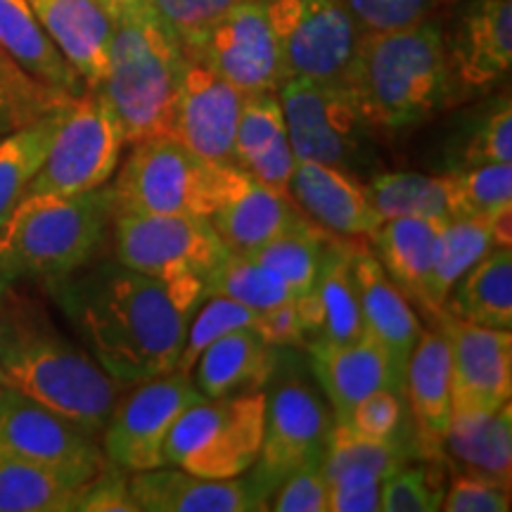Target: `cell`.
<instances>
[{
  "label": "cell",
  "mask_w": 512,
  "mask_h": 512,
  "mask_svg": "<svg viewBox=\"0 0 512 512\" xmlns=\"http://www.w3.org/2000/svg\"><path fill=\"white\" fill-rule=\"evenodd\" d=\"M74 98L76 95L38 81L15 57L0 48V138L60 110Z\"/></svg>",
  "instance_id": "f35d334b"
},
{
  "label": "cell",
  "mask_w": 512,
  "mask_h": 512,
  "mask_svg": "<svg viewBox=\"0 0 512 512\" xmlns=\"http://www.w3.org/2000/svg\"><path fill=\"white\" fill-rule=\"evenodd\" d=\"M140 3H145V0H102V5L112 12V17L119 15V12H124V10L136 8V5H140Z\"/></svg>",
  "instance_id": "11a10c76"
},
{
  "label": "cell",
  "mask_w": 512,
  "mask_h": 512,
  "mask_svg": "<svg viewBox=\"0 0 512 512\" xmlns=\"http://www.w3.org/2000/svg\"><path fill=\"white\" fill-rule=\"evenodd\" d=\"M444 451L465 470L512 479V408L510 401L489 413H453L444 437Z\"/></svg>",
  "instance_id": "1f68e13d"
},
{
  "label": "cell",
  "mask_w": 512,
  "mask_h": 512,
  "mask_svg": "<svg viewBox=\"0 0 512 512\" xmlns=\"http://www.w3.org/2000/svg\"><path fill=\"white\" fill-rule=\"evenodd\" d=\"M124 145V128L110 102L98 88H86L64 110L27 195L69 197L102 188L119 169Z\"/></svg>",
  "instance_id": "ba28073f"
},
{
  "label": "cell",
  "mask_w": 512,
  "mask_h": 512,
  "mask_svg": "<svg viewBox=\"0 0 512 512\" xmlns=\"http://www.w3.org/2000/svg\"><path fill=\"white\" fill-rule=\"evenodd\" d=\"M351 266L358 285L363 328L384 349L389 358L392 389L396 394H403L408 358L422 332L420 320L408 304L406 294L384 273L377 256L358 240H351Z\"/></svg>",
  "instance_id": "ac0fdd59"
},
{
  "label": "cell",
  "mask_w": 512,
  "mask_h": 512,
  "mask_svg": "<svg viewBox=\"0 0 512 512\" xmlns=\"http://www.w3.org/2000/svg\"><path fill=\"white\" fill-rule=\"evenodd\" d=\"M335 418L309 384L283 382L266 396V420L261 453L247 479L266 501L287 475L320 467L328 451Z\"/></svg>",
  "instance_id": "4fadbf2b"
},
{
  "label": "cell",
  "mask_w": 512,
  "mask_h": 512,
  "mask_svg": "<svg viewBox=\"0 0 512 512\" xmlns=\"http://www.w3.org/2000/svg\"><path fill=\"white\" fill-rule=\"evenodd\" d=\"M0 48L46 86L69 95L86 93V83L50 41L29 0H0Z\"/></svg>",
  "instance_id": "83f0119b"
},
{
  "label": "cell",
  "mask_w": 512,
  "mask_h": 512,
  "mask_svg": "<svg viewBox=\"0 0 512 512\" xmlns=\"http://www.w3.org/2000/svg\"><path fill=\"white\" fill-rule=\"evenodd\" d=\"M38 22L86 88H98L107 72L114 31L102 0H29Z\"/></svg>",
  "instance_id": "603a6c76"
},
{
  "label": "cell",
  "mask_w": 512,
  "mask_h": 512,
  "mask_svg": "<svg viewBox=\"0 0 512 512\" xmlns=\"http://www.w3.org/2000/svg\"><path fill=\"white\" fill-rule=\"evenodd\" d=\"M230 166L211 164L174 136H152L133 143L114 181L117 211L143 214H214Z\"/></svg>",
  "instance_id": "52a82bcc"
},
{
  "label": "cell",
  "mask_w": 512,
  "mask_h": 512,
  "mask_svg": "<svg viewBox=\"0 0 512 512\" xmlns=\"http://www.w3.org/2000/svg\"><path fill=\"white\" fill-rule=\"evenodd\" d=\"M441 223L437 219H387L370 240L384 273L403 294L420 299L422 285L430 275Z\"/></svg>",
  "instance_id": "d6a6232c"
},
{
  "label": "cell",
  "mask_w": 512,
  "mask_h": 512,
  "mask_svg": "<svg viewBox=\"0 0 512 512\" xmlns=\"http://www.w3.org/2000/svg\"><path fill=\"white\" fill-rule=\"evenodd\" d=\"M0 380L100 439L121 384L34 302L0 292Z\"/></svg>",
  "instance_id": "7a4b0ae2"
},
{
  "label": "cell",
  "mask_w": 512,
  "mask_h": 512,
  "mask_svg": "<svg viewBox=\"0 0 512 512\" xmlns=\"http://www.w3.org/2000/svg\"><path fill=\"white\" fill-rule=\"evenodd\" d=\"M275 512H328V486L320 467H306L287 475L268 498Z\"/></svg>",
  "instance_id": "c3c4849f"
},
{
  "label": "cell",
  "mask_w": 512,
  "mask_h": 512,
  "mask_svg": "<svg viewBox=\"0 0 512 512\" xmlns=\"http://www.w3.org/2000/svg\"><path fill=\"white\" fill-rule=\"evenodd\" d=\"M441 309L484 328H512V249L496 245L453 285Z\"/></svg>",
  "instance_id": "f1b7e54d"
},
{
  "label": "cell",
  "mask_w": 512,
  "mask_h": 512,
  "mask_svg": "<svg viewBox=\"0 0 512 512\" xmlns=\"http://www.w3.org/2000/svg\"><path fill=\"white\" fill-rule=\"evenodd\" d=\"M411 453V446L399 434L389 439L368 437L347 422H335L320 472L325 484H382L408 463Z\"/></svg>",
  "instance_id": "4dcf8cb0"
},
{
  "label": "cell",
  "mask_w": 512,
  "mask_h": 512,
  "mask_svg": "<svg viewBox=\"0 0 512 512\" xmlns=\"http://www.w3.org/2000/svg\"><path fill=\"white\" fill-rule=\"evenodd\" d=\"M0 451L88 484L107 465L98 437L12 387H0Z\"/></svg>",
  "instance_id": "5bb4252c"
},
{
  "label": "cell",
  "mask_w": 512,
  "mask_h": 512,
  "mask_svg": "<svg viewBox=\"0 0 512 512\" xmlns=\"http://www.w3.org/2000/svg\"><path fill=\"white\" fill-rule=\"evenodd\" d=\"M242 0H147L155 15L185 48Z\"/></svg>",
  "instance_id": "7bdbcfd3"
},
{
  "label": "cell",
  "mask_w": 512,
  "mask_h": 512,
  "mask_svg": "<svg viewBox=\"0 0 512 512\" xmlns=\"http://www.w3.org/2000/svg\"><path fill=\"white\" fill-rule=\"evenodd\" d=\"M214 294L233 299L256 313L273 311L302 297L271 268L233 252H228L226 259L204 278V299Z\"/></svg>",
  "instance_id": "74e56055"
},
{
  "label": "cell",
  "mask_w": 512,
  "mask_h": 512,
  "mask_svg": "<svg viewBox=\"0 0 512 512\" xmlns=\"http://www.w3.org/2000/svg\"><path fill=\"white\" fill-rule=\"evenodd\" d=\"M64 110L67 105L0 138V228L24 200L31 181L43 166Z\"/></svg>",
  "instance_id": "e575fe53"
},
{
  "label": "cell",
  "mask_w": 512,
  "mask_h": 512,
  "mask_svg": "<svg viewBox=\"0 0 512 512\" xmlns=\"http://www.w3.org/2000/svg\"><path fill=\"white\" fill-rule=\"evenodd\" d=\"M290 200L306 221L337 238H370L382 223L368 200L366 185L330 164H294Z\"/></svg>",
  "instance_id": "d6986e66"
},
{
  "label": "cell",
  "mask_w": 512,
  "mask_h": 512,
  "mask_svg": "<svg viewBox=\"0 0 512 512\" xmlns=\"http://www.w3.org/2000/svg\"><path fill=\"white\" fill-rule=\"evenodd\" d=\"M256 332L266 339L273 347H292L302 344L306 339V325L299 311V302L294 299L290 304L278 306V309L266 311L259 316Z\"/></svg>",
  "instance_id": "f5cc1de1"
},
{
  "label": "cell",
  "mask_w": 512,
  "mask_h": 512,
  "mask_svg": "<svg viewBox=\"0 0 512 512\" xmlns=\"http://www.w3.org/2000/svg\"><path fill=\"white\" fill-rule=\"evenodd\" d=\"M133 392L117 401L102 430V453L107 463L128 475L162 467L164 441L185 408L200 403L204 396L190 375L174 370L152 380L133 384Z\"/></svg>",
  "instance_id": "7c38bea8"
},
{
  "label": "cell",
  "mask_w": 512,
  "mask_h": 512,
  "mask_svg": "<svg viewBox=\"0 0 512 512\" xmlns=\"http://www.w3.org/2000/svg\"><path fill=\"white\" fill-rule=\"evenodd\" d=\"M330 238L332 235L325 233L323 228L313 226L311 221H304L302 226L287 230L275 240L254 249V252L240 256H247L256 264L271 268L299 294H306L316 283Z\"/></svg>",
  "instance_id": "ab89813d"
},
{
  "label": "cell",
  "mask_w": 512,
  "mask_h": 512,
  "mask_svg": "<svg viewBox=\"0 0 512 512\" xmlns=\"http://www.w3.org/2000/svg\"><path fill=\"white\" fill-rule=\"evenodd\" d=\"M294 164H297V159H294L290 140L285 136L280 138L278 143L268 147V150L261 152V155L252 157L247 164H242L240 169L245 171L247 176H252L256 183L266 185V188L290 197V178H292Z\"/></svg>",
  "instance_id": "816d5d0a"
},
{
  "label": "cell",
  "mask_w": 512,
  "mask_h": 512,
  "mask_svg": "<svg viewBox=\"0 0 512 512\" xmlns=\"http://www.w3.org/2000/svg\"><path fill=\"white\" fill-rule=\"evenodd\" d=\"M363 34L399 31L425 22L434 0H342Z\"/></svg>",
  "instance_id": "f6af8a7d"
},
{
  "label": "cell",
  "mask_w": 512,
  "mask_h": 512,
  "mask_svg": "<svg viewBox=\"0 0 512 512\" xmlns=\"http://www.w3.org/2000/svg\"><path fill=\"white\" fill-rule=\"evenodd\" d=\"M266 394L242 392L185 408L164 441V463L204 479H235L261 453Z\"/></svg>",
  "instance_id": "8992f818"
},
{
  "label": "cell",
  "mask_w": 512,
  "mask_h": 512,
  "mask_svg": "<svg viewBox=\"0 0 512 512\" xmlns=\"http://www.w3.org/2000/svg\"><path fill=\"white\" fill-rule=\"evenodd\" d=\"M131 496L138 512H254L268 510L266 496L249 479H204L174 465L131 472Z\"/></svg>",
  "instance_id": "44dd1931"
},
{
  "label": "cell",
  "mask_w": 512,
  "mask_h": 512,
  "mask_svg": "<svg viewBox=\"0 0 512 512\" xmlns=\"http://www.w3.org/2000/svg\"><path fill=\"white\" fill-rule=\"evenodd\" d=\"M275 370V347L254 328L230 330L209 344L192 368V384L204 399L256 392Z\"/></svg>",
  "instance_id": "4316f807"
},
{
  "label": "cell",
  "mask_w": 512,
  "mask_h": 512,
  "mask_svg": "<svg viewBox=\"0 0 512 512\" xmlns=\"http://www.w3.org/2000/svg\"><path fill=\"white\" fill-rule=\"evenodd\" d=\"M456 88L482 91L512 67V3L475 0L460 22L448 53Z\"/></svg>",
  "instance_id": "cb8c5ba5"
},
{
  "label": "cell",
  "mask_w": 512,
  "mask_h": 512,
  "mask_svg": "<svg viewBox=\"0 0 512 512\" xmlns=\"http://www.w3.org/2000/svg\"><path fill=\"white\" fill-rule=\"evenodd\" d=\"M117 264L159 280H204L228 256L207 216L114 211Z\"/></svg>",
  "instance_id": "9c48e42d"
},
{
  "label": "cell",
  "mask_w": 512,
  "mask_h": 512,
  "mask_svg": "<svg viewBox=\"0 0 512 512\" xmlns=\"http://www.w3.org/2000/svg\"><path fill=\"white\" fill-rule=\"evenodd\" d=\"M259 316L261 313L247 309V306L233 302V299L228 297H219V294L207 297V304L195 311V320H190L188 325V335H185L181 356H178L176 361L178 373L190 375L202 351L207 349L214 339L226 335V332L240 328L256 330Z\"/></svg>",
  "instance_id": "60d3db41"
},
{
  "label": "cell",
  "mask_w": 512,
  "mask_h": 512,
  "mask_svg": "<svg viewBox=\"0 0 512 512\" xmlns=\"http://www.w3.org/2000/svg\"><path fill=\"white\" fill-rule=\"evenodd\" d=\"M91 356L121 387L174 373L204 280H159L121 264L53 283Z\"/></svg>",
  "instance_id": "6da1fadb"
},
{
  "label": "cell",
  "mask_w": 512,
  "mask_h": 512,
  "mask_svg": "<svg viewBox=\"0 0 512 512\" xmlns=\"http://www.w3.org/2000/svg\"><path fill=\"white\" fill-rule=\"evenodd\" d=\"M81 512H138V505L131 496L128 472L107 463L91 482L83 486L79 505Z\"/></svg>",
  "instance_id": "f907efd6"
},
{
  "label": "cell",
  "mask_w": 512,
  "mask_h": 512,
  "mask_svg": "<svg viewBox=\"0 0 512 512\" xmlns=\"http://www.w3.org/2000/svg\"><path fill=\"white\" fill-rule=\"evenodd\" d=\"M181 50L209 64L245 95L278 91L287 79L266 0H242Z\"/></svg>",
  "instance_id": "9a60e30c"
},
{
  "label": "cell",
  "mask_w": 512,
  "mask_h": 512,
  "mask_svg": "<svg viewBox=\"0 0 512 512\" xmlns=\"http://www.w3.org/2000/svg\"><path fill=\"white\" fill-rule=\"evenodd\" d=\"M297 302L306 337L328 344H351L366 335L351 266V240L330 238L316 283Z\"/></svg>",
  "instance_id": "7402d4cb"
},
{
  "label": "cell",
  "mask_w": 512,
  "mask_h": 512,
  "mask_svg": "<svg viewBox=\"0 0 512 512\" xmlns=\"http://www.w3.org/2000/svg\"><path fill=\"white\" fill-rule=\"evenodd\" d=\"M285 136L287 126L278 91L245 95V105H242L238 119V131H235V166L247 164L249 159L261 155V152Z\"/></svg>",
  "instance_id": "b9f144b4"
},
{
  "label": "cell",
  "mask_w": 512,
  "mask_h": 512,
  "mask_svg": "<svg viewBox=\"0 0 512 512\" xmlns=\"http://www.w3.org/2000/svg\"><path fill=\"white\" fill-rule=\"evenodd\" d=\"M114 185L81 195H27L0 228V278L60 283L91 261L112 226Z\"/></svg>",
  "instance_id": "277c9868"
},
{
  "label": "cell",
  "mask_w": 512,
  "mask_h": 512,
  "mask_svg": "<svg viewBox=\"0 0 512 512\" xmlns=\"http://www.w3.org/2000/svg\"><path fill=\"white\" fill-rule=\"evenodd\" d=\"M245 93L209 64L183 53L174 138L211 164L235 166V131Z\"/></svg>",
  "instance_id": "e0dca14e"
},
{
  "label": "cell",
  "mask_w": 512,
  "mask_h": 512,
  "mask_svg": "<svg viewBox=\"0 0 512 512\" xmlns=\"http://www.w3.org/2000/svg\"><path fill=\"white\" fill-rule=\"evenodd\" d=\"M183 50L176 36L145 3L114 15L105 95L124 128L126 143L152 136H174Z\"/></svg>",
  "instance_id": "5b68a950"
},
{
  "label": "cell",
  "mask_w": 512,
  "mask_h": 512,
  "mask_svg": "<svg viewBox=\"0 0 512 512\" xmlns=\"http://www.w3.org/2000/svg\"><path fill=\"white\" fill-rule=\"evenodd\" d=\"M368 200L382 221L387 219H453L451 190L446 176L392 171L366 185Z\"/></svg>",
  "instance_id": "d590c367"
},
{
  "label": "cell",
  "mask_w": 512,
  "mask_h": 512,
  "mask_svg": "<svg viewBox=\"0 0 512 512\" xmlns=\"http://www.w3.org/2000/svg\"><path fill=\"white\" fill-rule=\"evenodd\" d=\"M444 491L425 467H406L387 477L380 486L384 512H434L441 508Z\"/></svg>",
  "instance_id": "ee69618b"
},
{
  "label": "cell",
  "mask_w": 512,
  "mask_h": 512,
  "mask_svg": "<svg viewBox=\"0 0 512 512\" xmlns=\"http://www.w3.org/2000/svg\"><path fill=\"white\" fill-rule=\"evenodd\" d=\"M287 140L297 162L330 164L349 171L370 128L347 86L285 79L278 88Z\"/></svg>",
  "instance_id": "8fae6325"
},
{
  "label": "cell",
  "mask_w": 512,
  "mask_h": 512,
  "mask_svg": "<svg viewBox=\"0 0 512 512\" xmlns=\"http://www.w3.org/2000/svg\"><path fill=\"white\" fill-rule=\"evenodd\" d=\"M5 287H8V285H5V283H3V278H0V292H3Z\"/></svg>",
  "instance_id": "9f6ffc18"
},
{
  "label": "cell",
  "mask_w": 512,
  "mask_h": 512,
  "mask_svg": "<svg viewBox=\"0 0 512 512\" xmlns=\"http://www.w3.org/2000/svg\"><path fill=\"white\" fill-rule=\"evenodd\" d=\"M328 486V512H377L380 486L368 482L325 484Z\"/></svg>",
  "instance_id": "db71d44e"
},
{
  "label": "cell",
  "mask_w": 512,
  "mask_h": 512,
  "mask_svg": "<svg viewBox=\"0 0 512 512\" xmlns=\"http://www.w3.org/2000/svg\"><path fill=\"white\" fill-rule=\"evenodd\" d=\"M453 216H472L496 223L503 240L510 242L512 216V162L477 164L446 174Z\"/></svg>",
  "instance_id": "8d00e7d4"
},
{
  "label": "cell",
  "mask_w": 512,
  "mask_h": 512,
  "mask_svg": "<svg viewBox=\"0 0 512 512\" xmlns=\"http://www.w3.org/2000/svg\"><path fill=\"white\" fill-rule=\"evenodd\" d=\"M432 316L451 351L453 413H489L508 403L512 396L510 330L467 323L446 309Z\"/></svg>",
  "instance_id": "2e32d148"
},
{
  "label": "cell",
  "mask_w": 512,
  "mask_h": 512,
  "mask_svg": "<svg viewBox=\"0 0 512 512\" xmlns=\"http://www.w3.org/2000/svg\"><path fill=\"white\" fill-rule=\"evenodd\" d=\"M347 88L370 131L399 133L432 119L456 93L446 41L434 22L363 34Z\"/></svg>",
  "instance_id": "3957f363"
},
{
  "label": "cell",
  "mask_w": 512,
  "mask_h": 512,
  "mask_svg": "<svg viewBox=\"0 0 512 512\" xmlns=\"http://www.w3.org/2000/svg\"><path fill=\"white\" fill-rule=\"evenodd\" d=\"M496 245H510L496 223L472 216H453L441 223L437 252L418 302L430 313L439 311L453 285Z\"/></svg>",
  "instance_id": "f546056e"
},
{
  "label": "cell",
  "mask_w": 512,
  "mask_h": 512,
  "mask_svg": "<svg viewBox=\"0 0 512 512\" xmlns=\"http://www.w3.org/2000/svg\"><path fill=\"white\" fill-rule=\"evenodd\" d=\"M83 486L0 451V512H74Z\"/></svg>",
  "instance_id": "836d02e7"
},
{
  "label": "cell",
  "mask_w": 512,
  "mask_h": 512,
  "mask_svg": "<svg viewBox=\"0 0 512 512\" xmlns=\"http://www.w3.org/2000/svg\"><path fill=\"white\" fill-rule=\"evenodd\" d=\"M309 354L313 375L325 392L335 422H347L358 403L377 389H392L389 358L370 335L351 344L311 339Z\"/></svg>",
  "instance_id": "d4e9b609"
},
{
  "label": "cell",
  "mask_w": 512,
  "mask_h": 512,
  "mask_svg": "<svg viewBox=\"0 0 512 512\" xmlns=\"http://www.w3.org/2000/svg\"><path fill=\"white\" fill-rule=\"evenodd\" d=\"M287 79L347 86L363 31L342 0H266Z\"/></svg>",
  "instance_id": "30bf717a"
},
{
  "label": "cell",
  "mask_w": 512,
  "mask_h": 512,
  "mask_svg": "<svg viewBox=\"0 0 512 512\" xmlns=\"http://www.w3.org/2000/svg\"><path fill=\"white\" fill-rule=\"evenodd\" d=\"M403 394L411 403L418 427V451L427 458L444 453V437L451 422V351L439 330L420 332L406 375Z\"/></svg>",
  "instance_id": "484cf974"
},
{
  "label": "cell",
  "mask_w": 512,
  "mask_h": 512,
  "mask_svg": "<svg viewBox=\"0 0 512 512\" xmlns=\"http://www.w3.org/2000/svg\"><path fill=\"white\" fill-rule=\"evenodd\" d=\"M403 420V403L401 394L392 392V389H377L370 396H366L358 406L351 411L347 425L354 427L356 432L368 434V437L389 439L401 432Z\"/></svg>",
  "instance_id": "681fc988"
},
{
  "label": "cell",
  "mask_w": 512,
  "mask_h": 512,
  "mask_svg": "<svg viewBox=\"0 0 512 512\" xmlns=\"http://www.w3.org/2000/svg\"><path fill=\"white\" fill-rule=\"evenodd\" d=\"M512 162V107L510 100L498 105L494 112L475 128L463 152L465 166L508 164Z\"/></svg>",
  "instance_id": "7dc6e473"
},
{
  "label": "cell",
  "mask_w": 512,
  "mask_h": 512,
  "mask_svg": "<svg viewBox=\"0 0 512 512\" xmlns=\"http://www.w3.org/2000/svg\"><path fill=\"white\" fill-rule=\"evenodd\" d=\"M233 254H249L306 221L290 197L256 183L240 166H230L221 200L209 216Z\"/></svg>",
  "instance_id": "ffe728a7"
},
{
  "label": "cell",
  "mask_w": 512,
  "mask_h": 512,
  "mask_svg": "<svg viewBox=\"0 0 512 512\" xmlns=\"http://www.w3.org/2000/svg\"><path fill=\"white\" fill-rule=\"evenodd\" d=\"M0 387H3V380H0Z\"/></svg>",
  "instance_id": "6f0895ef"
},
{
  "label": "cell",
  "mask_w": 512,
  "mask_h": 512,
  "mask_svg": "<svg viewBox=\"0 0 512 512\" xmlns=\"http://www.w3.org/2000/svg\"><path fill=\"white\" fill-rule=\"evenodd\" d=\"M510 482L496 477L479 475V472H463L453 477L451 486L441 498L444 512H508L512 508Z\"/></svg>",
  "instance_id": "bcb514c9"
}]
</instances>
